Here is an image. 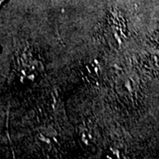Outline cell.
Listing matches in <instances>:
<instances>
[{
  "mask_svg": "<svg viewBox=\"0 0 159 159\" xmlns=\"http://www.w3.org/2000/svg\"><path fill=\"white\" fill-rule=\"evenodd\" d=\"M4 1H5V0H0V5H1V4H2V3L4 2Z\"/></svg>",
  "mask_w": 159,
  "mask_h": 159,
  "instance_id": "obj_1",
  "label": "cell"
}]
</instances>
